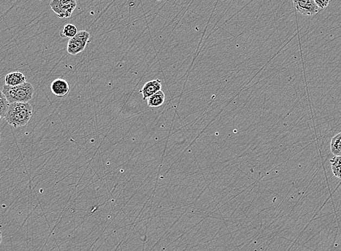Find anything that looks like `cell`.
Instances as JSON below:
<instances>
[{
  "label": "cell",
  "mask_w": 341,
  "mask_h": 251,
  "mask_svg": "<svg viewBox=\"0 0 341 251\" xmlns=\"http://www.w3.org/2000/svg\"><path fill=\"white\" fill-rule=\"evenodd\" d=\"M33 116V108L29 102L10 103L5 121L14 128L27 125Z\"/></svg>",
  "instance_id": "6da1fadb"
},
{
  "label": "cell",
  "mask_w": 341,
  "mask_h": 251,
  "mask_svg": "<svg viewBox=\"0 0 341 251\" xmlns=\"http://www.w3.org/2000/svg\"><path fill=\"white\" fill-rule=\"evenodd\" d=\"M34 88L31 83L26 81L20 85L10 87L4 85L2 88L3 94L10 103L13 102H29L32 100L34 95Z\"/></svg>",
  "instance_id": "7a4b0ae2"
},
{
  "label": "cell",
  "mask_w": 341,
  "mask_h": 251,
  "mask_svg": "<svg viewBox=\"0 0 341 251\" xmlns=\"http://www.w3.org/2000/svg\"><path fill=\"white\" fill-rule=\"evenodd\" d=\"M90 34L87 31H79L76 35L69 39L67 45V52L71 56H76L85 50L90 41Z\"/></svg>",
  "instance_id": "3957f363"
},
{
  "label": "cell",
  "mask_w": 341,
  "mask_h": 251,
  "mask_svg": "<svg viewBox=\"0 0 341 251\" xmlns=\"http://www.w3.org/2000/svg\"><path fill=\"white\" fill-rule=\"evenodd\" d=\"M53 11L60 19H68L77 7L76 0H52L50 3Z\"/></svg>",
  "instance_id": "277c9868"
},
{
  "label": "cell",
  "mask_w": 341,
  "mask_h": 251,
  "mask_svg": "<svg viewBox=\"0 0 341 251\" xmlns=\"http://www.w3.org/2000/svg\"><path fill=\"white\" fill-rule=\"evenodd\" d=\"M293 1L297 12L303 16H314L320 11L314 0H293Z\"/></svg>",
  "instance_id": "5b68a950"
},
{
  "label": "cell",
  "mask_w": 341,
  "mask_h": 251,
  "mask_svg": "<svg viewBox=\"0 0 341 251\" xmlns=\"http://www.w3.org/2000/svg\"><path fill=\"white\" fill-rule=\"evenodd\" d=\"M50 90L52 93L59 97H65L70 93L71 87L69 83L63 78H57L53 81L50 85Z\"/></svg>",
  "instance_id": "8992f818"
},
{
  "label": "cell",
  "mask_w": 341,
  "mask_h": 251,
  "mask_svg": "<svg viewBox=\"0 0 341 251\" xmlns=\"http://www.w3.org/2000/svg\"><path fill=\"white\" fill-rule=\"evenodd\" d=\"M161 88H162V84H161V80H152L144 85L143 88L141 90L140 93H142L143 96V99H146L158 92L161 91Z\"/></svg>",
  "instance_id": "52a82bcc"
},
{
  "label": "cell",
  "mask_w": 341,
  "mask_h": 251,
  "mask_svg": "<svg viewBox=\"0 0 341 251\" xmlns=\"http://www.w3.org/2000/svg\"><path fill=\"white\" fill-rule=\"evenodd\" d=\"M5 84L10 87L20 85L26 82V77L24 74L19 71H14V72L9 73L6 75L4 78Z\"/></svg>",
  "instance_id": "ba28073f"
},
{
  "label": "cell",
  "mask_w": 341,
  "mask_h": 251,
  "mask_svg": "<svg viewBox=\"0 0 341 251\" xmlns=\"http://www.w3.org/2000/svg\"><path fill=\"white\" fill-rule=\"evenodd\" d=\"M165 101V95L163 91H159L148 98V106L151 108H157L161 106Z\"/></svg>",
  "instance_id": "9c48e42d"
},
{
  "label": "cell",
  "mask_w": 341,
  "mask_h": 251,
  "mask_svg": "<svg viewBox=\"0 0 341 251\" xmlns=\"http://www.w3.org/2000/svg\"><path fill=\"white\" fill-rule=\"evenodd\" d=\"M330 151L335 156H341V132L335 135L332 139Z\"/></svg>",
  "instance_id": "30bf717a"
},
{
  "label": "cell",
  "mask_w": 341,
  "mask_h": 251,
  "mask_svg": "<svg viewBox=\"0 0 341 251\" xmlns=\"http://www.w3.org/2000/svg\"><path fill=\"white\" fill-rule=\"evenodd\" d=\"M10 105L5 95L3 94L2 91H0V121L5 118Z\"/></svg>",
  "instance_id": "8fae6325"
},
{
  "label": "cell",
  "mask_w": 341,
  "mask_h": 251,
  "mask_svg": "<svg viewBox=\"0 0 341 251\" xmlns=\"http://www.w3.org/2000/svg\"><path fill=\"white\" fill-rule=\"evenodd\" d=\"M332 172L335 176L341 179V156H335L330 160Z\"/></svg>",
  "instance_id": "7c38bea8"
},
{
  "label": "cell",
  "mask_w": 341,
  "mask_h": 251,
  "mask_svg": "<svg viewBox=\"0 0 341 251\" xmlns=\"http://www.w3.org/2000/svg\"><path fill=\"white\" fill-rule=\"evenodd\" d=\"M77 33H78V29L76 27V26L69 23V24L66 25L63 28L61 36L65 38L71 39L75 37Z\"/></svg>",
  "instance_id": "4fadbf2b"
},
{
  "label": "cell",
  "mask_w": 341,
  "mask_h": 251,
  "mask_svg": "<svg viewBox=\"0 0 341 251\" xmlns=\"http://www.w3.org/2000/svg\"><path fill=\"white\" fill-rule=\"evenodd\" d=\"M320 10H324L330 4L331 0H314Z\"/></svg>",
  "instance_id": "5bb4252c"
},
{
  "label": "cell",
  "mask_w": 341,
  "mask_h": 251,
  "mask_svg": "<svg viewBox=\"0 0 341 251\" xmlns=\"http://www.w3.org/2000/svg\"><path fill=\"white\" fill-rule=\"evenodd\" d=\"M1 242H2V234H1V232L0 231V245H1Z\"/></svg>",
  "instance_id": "9a60e30c"
},
{
  "label": "cell",
  "mask_w": 341,
  "mask_h": 251,
  "mask_svg": "<svg viewBox=\"0 0 341 251\" xmlns=\"http://www.w3.org/2000/svg\"><path fill=\"white\" fill-rule=\"evenodd\" d=\"M0 140H1V129H0Z\"/></svg>",
  "instance_id": "2e32d148"
}]
</instances>
